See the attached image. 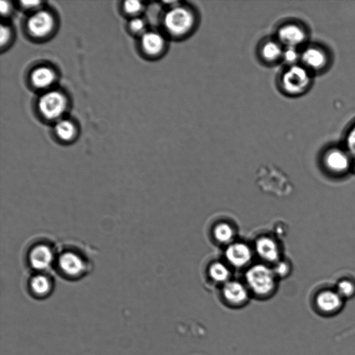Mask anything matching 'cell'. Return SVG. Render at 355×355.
<instances>
[{
    "label": "cell",
    "mask_w": 355,
    "mask_h": 355,
    "mask_svg": "<svg viewBox=\"0 0 355 355\" xmlns=\"http://www.w3.org/2000/svg\"><path fill=\"white\" fill-rule=\"evenodd\" d=\"M195 22L193 12L188 7L181 5L172 6L164 17L166 30L174 37H181L189 33L193 28Z\"/></svg>",
    "instance_id": "cell-1"
},
{
    "label": "cell",
    "mask_w": 355,
    "mask_h": 355,
    "mask_svg": "<svg viewBox=\"0 0 355 355\" xmlns=\"http://www.w3.org/2000/svg\"><path fill=\"white\" fill-rule=\"evenodd\" d=\"M311 76L305 67L291 65L283 73L281 78L282 87L285 92L291 95L303 93L309 86Z\"/></svg>",
    "instance_id": "cell-2"
},
{
    "label": "cell",
    "mask_w": 355,
    "mask_h": 355,
    "mask_svg": "<svg viewBox=\"0 0 355 355\" xmlns=\"http://www.w3.org/2000/svg\"><path fill=\"white\" fill-rule=\"evenodd\" d=\"M246 280L251 290L257 295L270 293L275 286L273 272L263 265H256L246 273Z\"/></svg>",
    "instance_id": "cell-3"
},
{
    "label": "cell",
    "mask_w": 355,
    "mask_h": 355,
    "mask_svg": "<svg viewBox=\"0 0 355 355\" xmlns=\"http://www.w3.org/2000/svg\"><path fill=\"white\" fill-rule=\"evenodd\" d=\"M66 107V99L60 92L52 91L44 94L39 101L41 113L47 119L60 116Z\"/></svg>",
    "instance_id": "cell-4"
},
{
    "label": "cell",
    "mask_w": 355,
    "mask_h": 355,
    "mask_svg": "<svg viewBox=\"0 0 355 355\" xmlns=\"http://www.w3.org/2000/svg\"><path fill=\"white\" fill-rule=\"evenodd\" d=\"M324 164L329 171L336 174H342L349 168L350 158L343 150L334 148L325 153Z\"/></svg>",
    "instance_id": "cell-5"
},
{
    "label": "cell",
    "mask_w": 355,
    "mask_h": 355,
    "mask_svg": "<svg viewBox=\"0 0 355 355\" xmlns=\"http://www.w3.org/2000/svg\"><path fill=\"white\" fill-rule=\"evenodd\" d=\"M279 41L287 47H296L304 42L306 34L304 30L295 24L282 26L277 32Z\"/></svg>",
    "instance_id": "cell-6"
},
{
    "label": "cell",
    "mask_w": 355,
    "mask_h": 355,
    "mask_svg": "<svg viewBox=\"0 0 355 355\" xmlns=\"http://www.w3.org/2000/svg\"><path fill=\"white\" fill-rule=\"evenodd\" d=\"M315 303L319 311L332 314L342 308L343 299L336 291L325 290L317 295Z\"/></svg>",
    "instance_id": "cell-7"
},
{
    "label": "cell",
    "mask_w": 355,
    "mask_h": 355,
    "mask_svg": "<svg viewBox=\"0 0 355 355\" xmlns=\"http://www.w3.org/2000/svg\"><path fill=\"white\" fill-rule=\"evenodd\" d=\"M58 265L64 274L71 277L80 275L85 269L83 259L77 254L71 252L63 253L59 257Z\"/></svg>",
    "instance_id": "cell-8"
},
{
    "label": "cell",
    "mask_w": 355,
    "mask_h": 355,
    "mask_svg": "<svg viewBox=\"0 0 355 355\" xmlns=\"http://www.w3.org/2000/svg\"><path fill=\"white\" fill-rule=\"evenodd\" d=\"M53 25L52 16L44 10L35 12L28 21L29 31L36 37H42L46 35L51 30Z\"/></svg>",
    "instance_id": "cell-9"
},
{
    "label": "cell",
    "mask_w": 355,
    "mask_h": 355,
    "mask_svg": "<svg viewBox=\"0 0 355 355\" xmlns=\"http://www.w3.org/2000/svg\"><path fill=\"white\" fill-rule=\"evenodd\" d=\"M28 258L33 268L42 270L51 266L53 260V253L49 246L39 245L31 250Z\"/></svg>",
    "instance_id": "cell-10"
},
{
    "label": "cell",
    "mask_w": 355,
    "mask_h": 355,
    "mask_svg": "<svg viewBox=\"0 0 355 355\" xmlns=\"http://www.w3.org/2000/svg\"><path fill=\"white\" fill-rule=\"evenodd\" d=\"M225 256L231 264L236 267H241L250 261L252 253L246 244L234 243L227 248Z\"/></svg>",
    "instance_id": "cell-11"
},
{
    "label": "cell",
    "mask_w": 355,
    "mask_h": 355,
    "mask_svg": "<svg viewBox=\"0 0 355 355\" xmlns=\"http://www.w3.org/2000/svg\"><path fill=\"white\" fill-rule=\"evenodd\" d=\"M300 58L306 68L313 70L322 69L327 62V57L324 51L315 46L306 48L302 53Z\"/></svg>",
    "instance_id": "cell-12"
},
{
    "label": "cell",
    "mask_w": 355,
    "mask_h": 355,
    "mask_svg": "<svg viewBox=\"0 0 355 355\" xmlns=\"http://www.w3.org/2000/svg\"><path fill=\"white\" fill-rule=\"evenodd\" d=\"M29 290L35 298L44 299L51 293L53 284L49 277L42 274L36 275L30 280Z\"/></svg>",
    "instance_id": "cell-13"
},
{
    "label": "cell",
    "mask_w": 355,
    "mask_h": 355,
    "mask_svg": "<svg viewBox=\"0 0 355 355\" xmlns=\"http://www.w3.org/2000/svg\"><path fill=\"white\" fill-rule=\"evenodd\" d=\"M141 45L146 53L150 55H157L164 50L165 40L160 33L149 31L142 35Z\"/></svg>",
    "instance_id": "cell-14"
},
{
    "label": "cell",
    "mask_w": 355,
    "mask_h": 355,
    "mask_svg": "<svg viewBox=\"0 0 355 355\" xmlns=\"http://www.w3.org/2000/svg\"><path fill=\"white\" fill-rule=\"evenodd\" d=\"M255 248L259 255L266 261H275L279 257L277 244L271 238L266 236L259 238L256 241Z\"/></svg>",
    "instance_id": "cell-15"
},
{
    "label": "cell",
    "mask_w": 355,
    "mask_h": 355,
    "mask_svg": "<svg viewBox=\"0 0 355 355\" xmlns=\"http://www.w3.org/2000/svg\"><path fill=\"white\" fill-rule=\"evenodd\" d=\"M225 298L234 304H239L244 302L248 297L245 288L238 282H228L223 288Z\"/></svg>",
    "instance_id": "cell-16"
},
{
    "label": "cell",
    "mask_w": 355,
    "mask_h": 355,
    "mask_svg": "<svg viewBox=\"0 0 355 355\" xmlns=\"http://www.w3.org/2000/svg\"><path fill=\"white\" fill-rule=\"evenodd\" d=\"M283 51L280 43L272 40L265 41L260 49L261 58L268 62H275L282 58Z\"/></svg>",
    "instance_id": "cell-17"
},
{
    "label": "cell",
    "mask_w": 355,
    "mask_h": 355,
    "mask_svg": "<svg viewBox=\"0 0 355 355\" xmlns=\"http://www.w3.org/2000/svg\"><path fill=\"white\" fill-rule=\"evenodd\" d=\"M55 75L53 71L45 67L37 68L31 75V80L33 85L40 88L49 86L54 80Z\"/></svg>",
    "instance_id": "cell-18"
},
{
    "label": "cell",
    "mask_w": 355,
    "mask_h": 355,
    "mask_svg": "<svg viewBox=\"0 0 355 355\" xmlns=\"http://www.w3.org/2000/svg\"><path fill=\"white\" fill-rule=\"evenodd\" d=\"M209 272L211 278L217 282L226 281L230 275L227 266L220 262L213 263L209 268Z\"/></svg>",
    "instance_id": "cell-19"
},
{
    "label": "cell",
    "mask_w": 355,
    "mask_h": 355,
    "mask_svg": "<svg viewBox=\"0 0 355 355\" xmlns=\"http://www.w3.org/2000/svg\"><path fill=\"white\" fill-rule=\"evenodd\" d=\"M214 235L218 242L225 243L232 240L234 236V231L230 225L220 223L214 228Z\"/></svg>",
    "instance_id": "cell-20"
},
{
    "label": "cell",
    "mask_w": 355,
    "mask_h": 355,
    "mask_svg": "<svg viewBox=\"0 0 355 355\" xmlns=\"http://www.w3.org/2000/svg\"><path fill=\"white\" fill-rule=\"evenodd\" d=\"M55 129L58 136L64 140L70 139L74 133L73 124L67 120H61L57 123Z\"/></svg>",
    "instance_id": "cell-21"
},
{
    "label": "cell",
    "mask_w": 355,
    "mask_h": 355,
    "mask_svg": "<svg viewBox=\"0 0 355 355\" xmlns=\"http://www.w3.org/2000/svg\"><path fill=\"white\" fill-rule=\"evenodd\" d=\"M336 291L343 300L350 298L355 294V283L349 279H343L338 283Z\"/></svg>",
    "instance_id": "cell-22"
},
{
    "label": "cell",
    "mask_w": 355,
    "mask_h": 355,
    "mask_svg": "<svg viewBox=\"0 0 355 355\" xmlns=\"http://www.w3.org/2000/svg\"><path fill=\"white\" fill-rule=\"evenodd\" d=\"M299 58H300V55L295 47H287L283 51L282 58L286 62L291 65L295 64V63Z\"/></svg>",
    "instance_id": "cell-23"
},
{
    "label": "cell",
    "mask_w": 355,
    "mask_h": 355,
    "mask_svg": "<svg viewBox=\"0 0 355 355\" xmlns=\"http://www.w3.org/2000/svg\"><path fill=\"white\" fill-rule=\"evenodd\" d=\"M141 8V4L138 1H126L124 3V8L128 13H136Z\"/></svg>",
    "instance_id": "cell-24"
},
{
    "label": "cell",
    "mask_w": 355,
    "mask_h": 355,
    "mask_svg": "<svg viewBox=\"0 0 355 355\" xmlns=\"http://www.w3.org/2000/svg\"><path fill=\"white\" fill-rule=\"evenodd\" d=\"M347 144L349 150L355 154V125L349 132L347 137Z\"/></svg>",
    "instance_id": "cell-25"
},
{
    "label": "cell",
    "mask_w": 355,
    "mask_h": 355,
    "mask_svg": "<svg viewBox=\"0 0 355 355\" xmlns=\"http://www.w3.org/2000/svg\"><path fill=\"white\" fill-rule=\"evenodd\" d=\"M144 22L140 18H135L130 22L131 28L135 32H141L144 29Z\"/></svg>",
    "instance_id": "cell-26"
},
{
    "label": "cell",
    "mask_w": 355,
    "mask_h": 355,
    "mask_svg": "<svg viewBox=\"0 0 355 355\" xmlns=\"http://www.w3.org/2000/svg\"><path fill=\"white\" fill-rule=\"evenodd\" d=\"M9 37V31L7 27L1 26L0 31V39H1V44L3 45L5 42H7Z\"/></svg>",
    "instance_id": "cell-27"
},
{
    "label": "cell",
    "mask_w": 355,
    "mask_h": 355,
    "mask_svg": "<svg viewBox=\"0 0 355 355\" xmlns=\"http://www.w3.org/2000/svg\"><path fill=\"white\" fill-rule=\"evenodd\" d=\"M287 265L282 263L278 266V268H277V272L281 275H284L287 272Z\"/></svg>",
    "instance_id": "cell-28"
},
{
    "label": "cell",
    "mask_w": 355,
    "mask_h": 355,
    "mask_svg": "<svg viewBox=\"0 0 355 355\" xmlns=\"http://www.w3.org/2000/svg\"><path fill=\"white\" fill-rule=\"evenodd\" d=\"M8 9H9V6H8V3L4 1H1V2H0L1 12L2 14H6L8 12Z\"/></svg>",
    "instance_id": "cell-29"
},
{
    "label": "cell",
    "mask_w": 355,
    "mask_h": 355,
    "mask_svg": "<svg viewBox=\"0 0 355 355\" xmlns=\"http://www.w3.org/2000/svg\"><path fill=\"white\" fill-rule=\"evenodd\" d=\"M21 3L24 6H27V7H33V6H37V4L40 3L39 1H21Z\"/></svg>",
    "instance_id": "cell-30"
}]
</instances>
